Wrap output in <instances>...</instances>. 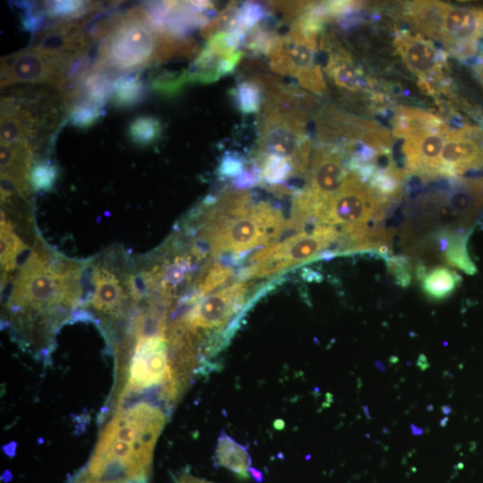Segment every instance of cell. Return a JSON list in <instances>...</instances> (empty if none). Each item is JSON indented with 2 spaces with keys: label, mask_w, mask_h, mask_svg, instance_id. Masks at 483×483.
Returning <instances> with one entry per match:
<instances>
[{
  "label": "cell",
  "mask_w": 483,
  "mask_h": 483,
  "mask_svg": "<svg viewBox=\"0 0 483 483\" xmlns=\"http://www.w3.org/2000/svg\"><path fill=\"white\" fill-rule=\"evenodd\" d=\"M164 125L152 116H141L134 118L128 127L130 140L140 146H149L163 136Z\"/></svg>",
  "instance_id": "26"
},
{
  "label": "cell",
  "mask_w": 483,
  "mask_h": 483,
  "mask_svg": "<svg viewBox=\"0 0 483 483\" xmlns=\"http://www.w3.org/2000/svg\"><path fill=\"white\" fill-rule=\"evenodd\" d=\"M48 20L52 23L81 20L93 17L102 10V5L89 2H47L43 3Z\"/></svg>",
  "instance_id": "23"
},
{
  "label": "cell",
  "mask_w": 483,
  "mask_h": 483,
  "mask_svg": "<svg viewBox=\"0 0 483 483\" xmlns=\"http://www.w3.org/2000/svg\"><path fill=\"white\" fill-rule=\"evenodd\" d=\"M341 232L336 227L318 224L310 232H302L284 241L270 245L252 257L249 276L265 277L287 268L310 262L339 241Z\"/></svg>",
  "instance_id": "10"
},
{
  "label": "cell",
  "mask_w": 483,
  "mask_h": 483,
  "mask_svg": "<svg viewBox=\"0 0 483 483\" xmlns=\"http://www.w3.org/2000/svg\"><path fill=\"white\" fill-rule=\"evenodd\" d=\"M176 483H213L205 479H198L189 472L184 471L175 476Z\"/></svg>",
  "instance_id": "38"
},
{
  "label": "cell",
  "mask_w": 483,
  "mask_h": 483,
  "mask_svg": "<svg viewBox=\"0 0 483 483\" xmlns=\"http://www.w3.org/2000/svg\"><path fill=\"white\" fill-rule=\"evenodd\" d=\"M233 97L238 109L246 115L259 112L264 104L263 91L252 78L240 82L233 90Z\"/></svg>",
  "instance_id": "27"
},
{
  "label": "cell",
  "mask_w": 483,
  "mask_h": 483,
  "mask_svg": "<svg viewBox=\"0 0 483 483\" xmlns=\"http://www.w3.org/2000/svg\"><path fill=\"white\" fill-rule=\"evenodd\" d=\"M157 386H165V396L171 400L176 398L181 387L170 359L165 335L138 340L121 397L125 399Z\"/></svg>",
  "instance_id": "9"
},
{
  "label": "cell",
  "mask_w": 483,
  "mask_h": 483,
  "mask_svg": "<svg viewBox=\"0 0 483 483\" xmlns=\"http://www.w3.org/2000/svg\"><path fill=\"white\" fill-rule=\"evenodd\" d=\"M278 37L268 24L261 23L249 31L243 48L252 55L267 56Z\"/></svg>",
  "instance_id": "28"
},
{
  "label": "cell",
  "mask_w": 483,
  "mask_h": 483,
  "mask_svg": "<svg viewBox=\"0 0 483 483\" xmlns=\"http://www.w3.org/2000/svg\"><path fill=\"white\" fill-rule=\"evenodd\" d=\"M318 46L317 36L292 24L285 36H279L266 57L274 73L294 77L302 88L321 95L327 85L317 60Z\"/></svg>",
  "instance_id": "7"
},
{
  "label": "cell",
  "mask_w": 483,
  "mask_h": 483,
  "mask_svg": "<svg viewBox=\"0 0 483 483\" xmlns=\"http://www.w3.org/2000/svg\"><path fill=\"white\" fill-rule=\"evenodd\" d=\"M318 45L327 52L325 71L336 87L350 93L367 91L370 85L335 35L322 36Z\"/></svg>",
  "instance_id": "17"
},
{
  "label": "cell",
  "mask_w": 483,
  "mask_h": 483,
  "mask_svg": "<svg viewBox=\"0 0 483 483\" xmlns=\"http://www.w3.org/2000/svg\"><path fill=\"white\" fill-rule=\"evenodd\" d=\"M58 178V170L47 161L36 164L30 173V182L36 190L50 191Z\"/></svg>",
  "instance_id": "32"
},
{
  "label": "cell",
  "mask_w": 483,
  "mask_h": 483,
  "mask_svg": "<svg viewBox=\"0 0 483 483\" xmlns=\"http://www.w3.org/2000/svg\"><path fill=\"white\" fill-rule=\"evenodd\" d=\"M190 84L189 70L182 72H166L157 76L151 83L153 91L167 97L178 95Z\"/></svg>",
  "instance_id": "29"
},
{
  "label": "cell",
  "mask_w": 483,
  "mask_h": 483,
  "mask_svg": "<svg viewBox=\"0 0 483 483\" xmlns=\"http://www.w3.org/2000/svg\"><path fill=\"white\" fill-rule=\"evenodd\" d=\"M24 249V245L13 232L12 226L2 221V262L6 270L16 267L17 257Z\"/></svg>",
  "instance_id": "30"
},
{
  "label": "cell",
  "mask_w": 483,
  "mask_h": 483,
  "mask_svg": "<svg viewBox=\"0 0 483 483\" xmlns=\"http://www.w3.org/2000/svg\"><path fill=\"white\" fill-rule=\"evenodd\" d=\"M249 471L250 473L252 474V476L258 481V482H262L263 480V476H262V471L254 469V468H250L249 469Z\"/></svg>",
  "instance_id": "40"
},
{
  "label": "cell",
  "mask_w": 483,
  "mask_h": 483,
  "mask_svg": "<svg viewBox=\"0 0 483 483\" xmlns=\"http://www.w3.org/2000/svg\"><path fill=\"white\" fill-rule=\"evenodd\" d=\"M245 161L242 156L235 153H226L221 161L219 173L222 178H239L244 173Z\"/></svg>",
  "instance_id": "35"
},
{
  "label": "cell",
  "mask_w": 483,
  "mask_h": 483,
  "mask_svg": "<svg viewBox=\"0 0 483 483\" xmlns=\"http://www.w3.org/2000/svg\"><path fill=\"white\" fill-rule=\"evenodd\" d=\"M75 483H136L125 479H93L85 476L84 479H78Z\"/></svg>",
  "instance_id": "39"
},
{
  "label": "cell",
  "mask_w": 483,
  "mask_h": 483,
  "mask_svg": "<svg viewBox=\"0 0 483 483\" xmlns=\"http://www.w3.org/2000/svg\"><path fill=\"white\" fill-rule=\"evenodd\" d=\"M232 275V270L221 265H215L206 275L200 286L201 294H207L222 285Z\"/></svg>",
  "instance_id": "36"
},
{
  "label": "cell",
  "mask_w": 483,
  "mask_h": 483,
  "mask_svg": "<svg viewBox=\"0 0 483 483\" xmlns=\"http://www.w3.org/2000/svg\"><path fill=\"white\" fill-rule=\"evenodd\" d=\"M287 222L281 213L267 203L253 207L246 215L235 218H207L204 237L213 253H242L269 245L286 232Z\"/></svg>",
  "instance_id": "5"
},
{
  "label": "cell",
  "mask_w": 483,
  "mask_h": 483,
  "mask_svg": "<svg viewBox=\"0 0 483 483\" xmlns=\"http://www.w3.org/2000/svg\"><path fill=\"white\" fill-rule=\"evenodd\" d=\"M68 274L70 270L64 275L55 273L44 255L33 254L16 284L12 303L44 310L61 302L72 304L78 293L68 285Z\"/></svg>",
  "instance_id": "13"
},
{
  "label": "cell",
  "mask_w": 483,
  "mask_h": 483,
  "mask_svg": "<svg viewBox=\"0 0 483 483\" xmlns=\"http://www.w3.org/2000/svg\"><path fill=\"white\" fill-rule=\"evenodd\" d=\"M252 460L247 449L228 434L222 433L216 449V463L236 473L240 479H249Z\"/></svg>",
  "instance_id": "20"
},
{
  "label": "cell",
  "mask_w": 483,
  "mask_h": 483,
  "mask_svg": "<svg viewBox=\"0 0 483 483\" xmlns=\"http://www.w3.org/2000/svg\"><path fill=\"white\" fill-rule=\"evenodd\" d=\"M447 124L437 115L410 107H398L394 114L393 136L404 141L439 129Z\"/></svg>",
  "instance_id": "18"
},
{
  "label": "cell",
  "mask_w": 483,
  "mask_h": 483,
  "mask_svg": "<svg viewBox=\"0 0 483 483\" xmlns=\"http://www.w3.org/2000/svg\"><path fill=\"white\" fill-rule=\"evenodd\" d=\"M309 112L263 104L258 117L259 137L254 157L276 156L293 164L302 143L310 139L307 133Z\"/></svg>",
  "instance_id": "12"
},
{
  "label": "cell",
  "mask_w": 483,
  "mask_h": 483,
  "mask_svg": "<svg viewBox=\"0 0 483 483\" xmlns=\"http://www.w3.org/2000/svg\"><path fill=\"white\" fill-rule=\"evenodd\" d=\"M166 421L164 411L148 402L118 411L100 434L85 476L147 483Z\"/></svg>",
  "instance_id": "1"
},
{
  "label": "cell",
  "mask_w": 483,
  "mask_h": 483,
  "mask_svg": "<svg viewBox=\"0 0 483 483\" xmlns=\"http://www.w3.org/2000/svg\"><path fill=\"white\" fill-rule=\"evenodd\" d=\"M157 33L143 6L120 13L117 22L101 41L94 63L119 77L156 64Z\"/></svg>",
  "instance_id": "4"
},
{
  "label": "cell",
  "mask_w": 483,
  "mask_h": 483,
  "mask_svg": "<svg viewBox=\"0 0 483 483\" xmlns=\"http://www.w3.org/2000/svg\"><path fill=\"white\" fill-rule=\"evenodd\" d=\"M147 85L140 72L120 76L113 85L110 101L117 109H130L139 105L146 96Z\"/></svg>",
  "instance_id": "22"
},
{
  "label": "cell",
  "mask_w": 483,
  "mask_h": 483,
  "mask_svg": "<svg viewBox=\"0 0 483 483\" xmlns=\"http://www.w3.org/2000/svg\"><path fill=\"white\" fill-rule=\"evenodd\" d=\"M103 109L85 101H80L69 112V122L73 126L88 129L103 116Z\"/></svg>",
  "instance_id": "31"
},
{
  "label": "cell",
  "mask_w": 483,
  "mask_h": 483,
  "mask_svg": "<svg viewBox=\"0 0 483 483\" xmlns=\"http://www.w3.org/2000/svg\"><path fill=\"white\" fill-rule=\"evenodd\" d=\"M65 111L53 85H26L6 91L2 97V144L25 146L40 153Z\"/></svg>",
  "instance_id": "2"
},
{
  "label": "cell",
  "mask_w": 483,
  "mask_h": 483,
  "mask_svg": "<svg viewBox=\"0 0 483 483\" xmlns=\"http://www.w3.org/2000/svg\"><path fill=\"white\" fill-rule=\"evenodd\" d=\"M402 15L418 34L438 42L462 60L474 56L483 39L481 9L439 2H413L403 6Z\"/></svg>",
  "instance_id": "3"
},
{
  "label": "cell",
  "mask_w": 483,
  "mask_h": 483,
  "mask_svg": "<svg viewBox=\"0 0 483 483\" xmlns=\"http://www.w3.org/2000/svg\"><path fill=\"white\" fill-rule=\"evenodd\" d=\"M395 47L407 68L417 76L429 89L431 82L442 78L447 58L431 41L422 35L400 32Z\"/></svg>",
  "instance_id": "15"
},
{
  "label": "cell",
  "mask_w": 483,
  "mask_h": 483,
  "mask_svg": "<svg viewBox=\"0 0 483 483\" xmlns=\"http://www.w3.org/2000/svg\"><path fill=\"white\" fill-rule=\"evenodd\" d=\"M185 275L184 268L179 264L171 266L166 272V280L169 285L176 286Z\"/></svg>",
  "instance_id": "37"
},
{
  "label": "cell",
  "mask_w": 483,
  "mask_h": 483,
  "mask_svg": "<svg viewBox=\"0 0 483 483\" xmlns=\"http://www.w3.org/2000/svg\"><path fill=\"white\" fill-rule=\"evenodd\" d=\"M246 286L236 284L213 294L181 321L187 328L197 334V329H220L227 325L234 312L243 303Z\"/></svg>",
  "instance_id": "16"
},
{
  "label": "cell",
  "mask_w": 483,
  "mask_h": 483,
  "mask_svg": "<svg viewBox=\"0 0 483 483\" xmlns=\"http://www.w3.org/2000/svg\"><path fill=\"white\" fill-rule=\"evenodd\" d=\"M393 202L350 171L341 192L318 214L315 222L351 228L382 224Z\"/></svg>",
  "instance_id": "6"
},
{
  "label": "cell",
  "mask_w": 483,
  "mask_h": 483,
  "mask_svg": "<svg viewBox=\"0 0 483 483\" xmlns=\"http://www.w3.org/2000/svg\"><path fill=\"white\" fill-rule=\"evenodd\" d=\"M415 274L423 294L433 301L448 298L462 283L460 275L442 265L428 268L420 262L415 269Z\"/></svg>",
  "instance_id": "19"
},
{
  "label": "cell",
  "mask_w": 483,
  "mask_h": 483,
  "mask_svg": "<svg viewBox=\"0 0 483 483\" xmlns=\"http://www.w3.org/2000/svg\"><path fill=\"white\" fill-rule=\"evenodd\" d=\"M238 8V3H230L213 20L201 28L202 36L210 40L215 35L226 32Z\"/></svg>",
  "instance_id": "33"
},
{
  "label": "cell",
  "mask_w": 483,
  "mask_h": 483,
  "mask_svg": "<svg viewBox=\"0 0 483 483\" xmlns=\"http://www.w3.org/2000/svg\"><path fill=\"white\" fill-rule=\"evenodd\" d=\"M260 171V180L268 185L279 186L293 175L292 165L286 158L276 156L254 157Z\"/></svg>",
  "instance_id": "25"
},
{
  "label": "cell",
  "mask_w": 483,
  "mask_h": 483,
  "mask_svg": "<svg viewBox=\"0 0 483 483\" xmlns=\"http://www.w3.org/2000/svg\"><path fill=\"white\" fill-rule=\"evenodd\" d=\"M347 156L340 147L317 145L306 186L294 199V212L316 221L319 212L337 197L345 183L350 173L345 163Z\"/></svg>",
  "instance_id": "8"
},
{
  "label": "cell",
  "mask_w": 483,
  "mask_h": 483,
  "mask_svg": "<svg viewBox=\"0 0 483 483\" xmlns=\"http://www.w3.org/2000/svg\"><path fill=\"white\" fill-rule=\"evenodd\" d=\"M118 78L111 72L93 63L88 76L84 85L82 100L104 109V106L110 101L113 85Z\"/></svg>",
  "instance_id": "21"
},
{
  "label": "cell",
  "mask_w": 483,
  "mask_h": 483,
  "mask_svg": "<svg viewBox=\"0 0 483 483\" xmlns=\"http://www.w3.org/2000/svg\"><path fill=\"white\" fill-rule=\"evenodd\" d=\"M90 52V51H87ZM82 52L31 45L2 59V89L18 85L56 86L72 60Z\"/></svg>",
  "instance_id": "11"
},
{
  "label": "cell",
  "mask_w": 483,
  "mask_h": 483,
  "mask_svg": "<svg viewBox=\"0 0 483 483\" xmlns=\"http://www.w3.org/2000/svg\"><path fill=\"white\" fill-rule=\"evenodd\" d=\"M93 282L96 286L92 301L93 307L104 312H113L118 309L124 294L116 276L107 270H100L93 277Z\"/></svg>",
  "instance_id": "24"
},
{
  "label": "cell",
  "mask_w": 483,
  "mask_h": 483,
  "mask_svg": "<svg viewBox=\"0 0 483 483\" xmlns=\"http://www.w3.org/2000/svg\"><path fill=\"white\" fill-rule=\"evenodd\" d=\"M449 130L446 125L404 141L402 153L407 175L419 177L425 182L439 178L441 153Z\"/></svg>",
  "instance_id": "14"
},
{
  "label": "cell",
  "mask_w": 483,
  "mask_h": 483,
  "mask_svg": "<svg viewBox=\"0 0 483 483\" xmlns=\"http://www.w3.org/2000/svg\"><path fill=\"white\" fill-rule=\"evenodd\" d=\"M388 268L401 286H407L412 281V266L407 256H390Z\"/></svg>",
  "instance_id": "34"
}]
</instances>
